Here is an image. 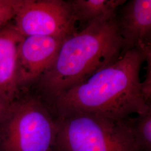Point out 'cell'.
Instances as JSON below:
<instances>
[{
	"instance_id": "obj_1",
	"label": "cell",
	"mask_w": 151,
	"mask_h": 151,
	"mask_svg": "<svg viewBox=\"0 0 151 151\" xmlns=\"http://www.w3.org/2000/svg\"><path fill=\"white\" fill-rule=\"evenodd\" d=\"M146 45L127 51L113 64L62 93L53 104L57 118L83 113L124 120L146 111L151 105L143 96L140 77Z\"/></svg>"
},
{
	"instance_id": "obj_2",
	"label": "cell",
	"mask_w": 151,
	"mask_h": 151,
	"mask_svg": "<svg viewBox=\"0 0 151 151\" xmlns=\"http://www.w3.org/2000/svg\"><path fill=\"white\" fill-rule=\"evenodd\" d=\"M125 53L116 14L87 24L63 41L53 65L39 78L52 104L62 93L113 64Z\"/></svg>"
},
{
	"instance_id": "obj_3",
	"label": "cell",
	"mask_w": 151,
	"mask_h": 151,
	"mask_svg": "<svg viewBox=\"0 0 151 151\" xmlns=\"http://www.w3.org/2000/svg\"><path fill=\"white\" fill-rule=\"evenodd\" d=\"M132 118L114 120L83 113L57 118L54 151H140Z\"/></svg>"
},
{
	"instance_id": "obj_4",
	"label": "cell",
	"mask_w": 151,
	"mask_h": 151,
	"mask_svg": "<svg viewBox=\"0 0 151 151\" xmlns=\"http://www.w3.org/2000/svg\"><path fill=\"white\" fill-rule=\"evenodd\" d=\"M57 119L39 99L26 97L11 103L0 120V151H53Z\"/></svg>"
},
{
	"instance_id": "obj_5",
	"label": "cell",
	"mask_w": 151,
	"mask_h": 151,
	"mask_svg": "<svg viewBox=\"0 0 151 151\" xmlns=\"http://www.w3.org/2000/svg\"><path fill=\"white\" fill-rule=\"evenodd\" d=\"M14 18V27L24 37L49 36L66 39L77 31L68 1L22 0Z\"/></svg>"
},
{
	"instance_id": "obj_6",
	"label": "cell",
	"mask_w": 151,
	"mask_h": 151,
	"mask_svg": "<svg viewBox=\"0 0 151 151\" xmlns=\"http://www.w3.org/2000/svg\"><path fill=\"white\" fill-rule=\"evenodd\" d=\"M65 39L49 36L24 37L17 50L19 85L39 79L53 65Z\"/></svg>"
},
{
	"instance_id": "obj_7",
	"label": "cell",
	"mask_w": 151,
	"mask_h": 151,
	"mask_svg": "<svg viewBox=\"0 0 151 151\" xmlns=\"http://www.w3.org/2000/svg\"><path fill=\"white\" fill-rule=\"evenodd\" d=\"M123 7L118 26L125 53L151 43V1L131 0Z\"/></svg>"
},
{
	"instance_id": "obj_8",
	"label": "cell",
	"mask_w": 151,
	"mask_h": 151,
	"mask_svg": "<svg viewBox=\"0 0 151 151\" xmlns=\"http://www.w3.org/2000/svg\"><path fill=\"white\" fill-rule=\"evenodd\" d=\"M24 38L14 27L0 31V95L11 102L19 86L17 50Z\"/></svg>"
},
{
	"instance_id": "obj_9",
	"label": "cell",
	"mask_w": 151,
	"mask_h": 151,
	"mask_svg": "<svg viewBox=\"0 0 151 151\" xmlns=\"http://www.w3.org/2000/svg\"><path fill=\"white\" fill-rule=\"evenodd\" d=\"M76 22L87 24L116 14L117 9L124 5L125 0H71L68 1Z\"/></svg>"
},
{
	"instance_id": "obj_10",
	"label": "cell",
	"mask_w": 151,
	"mask_h": 151,
	"mask_svg": "<svg viewBox=\"0 0 151 151\" xmlns=\"http://www.w3.org/2000/svg\"><path fill=\"white\" fill-rule=\"evenodd\" d=\"M132 127L140 151H151V107L132 117Z\"/></svg>"
},
{
	"instance_id": "obj_11",
	"label": "cell",
	"mask_w": 151,
	"mask_h": 151,
	"mask_svg": "<svg viewBox=\"0 0 151 151\" xmlns=\"http://www.w3.org/2000/svg\"><path fill=\"white\" fill-rule=\"evenodd\" d=\"M21 1L0 0V27L15 17Z\"/></svg>"
},
{
	"instance_id": "obj_12",
	"label": "cell",
	"mask_w": 151,
	"mask_h": 151,
	"mask_svg": "<svg viewBox=\"0 0 151 151\" xmlns=\"http://www.w3.org/2000/svg\"><path fill=\"white\" fill-rule=\"evenodd\" d=\"M146 75L145 80L141 82V89L146 102L151 104V43L146 46Z\"/></svg>"
},
{
	"instance_id": "obj_13",
	"label": "cell",
	"mask_w": 151,
	"mask_h": 151,
	"mask_svg": "<svg viewBox=\"0 0 151 151\" xmlns=\"http://www.w3.org/2000/svg\"><path fill=\"white\" fill-rule=\"evenodd\" d=\"M12 102L0 95V120L5 116Z\"/></svg>"
}]
</instances>
